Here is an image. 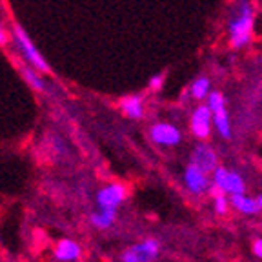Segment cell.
Listing matches in <instances>:
<instances>
[{
	"instance_id": "obj_8",
	"label": "cell",
	"mask_w": 262,
	"mask_h": 262,
	"mask_svg": "<svg viewBox=\"0 0 262 262\" xmlns=\"http://www.w3.org/2000/svg\"><path fill=\"white\" fill-rule=\"evenodd\" d=\"M182 180H184V186L191 195L195 196H202L211 193L213 184H211V177L206 175L202 169H199L196 166L188 162V166L184 168L182 173Z\"/></svg>"
},
{
	"instance_id": "obj_13",
	"label": "cell",
	"mask_w": 262,
	"mask_h": 262,
	"mask_svg": "<svg viewBox=\"0 0 262 262\" xmlns=\"http://www.w3.org/2000/svg\"><path fill=\"white\" fill-rule=\"evenodd\" d=\"M133 250L139 255L140 262H155L160 253V244L157 238H146V241L133 246Z\"/></svg>"
},
{
	"instance_id": "obj_6",
	"label": "cell",
	"mask_w": 262,
	"mask_h": 262,
	"mask_svg": "<svg viewBox=\"0 0 262 262\" xmlns=\"http://www.w3.org/2000/svg\"><path fill=\"white\" fill-rule=\"evenodd\" d=\"M189 164H193V166H196L199 169H202V171L209 177H211L213 173H215V169L221 166L215 147L208 142L195 144V147H193L191 153H189Z\"/></svg>"
},
{
	"instance_id": "obj_5",
	"label": "cell",
	"mask_w": 262,
	"mask_h": 262,
	"mask_svg": "<svg viewBox=\"0 0 262 262\" xmlns=\"http://www.w3.org/2000/svg\"><path fill=\"white\" fill-rule=\"evenodd\" d=\"M127 196V189L120 182H111L97 191V206L100 211H119Z\"/></svg>"
},
{
	"instance_id": "obj_18",
	"label": "cell",
	"mask_w": 262,
	"mask_h": 262,
	"mask_svg": "<svg viewBox=\"0 0 262 262\" xmlns=\"http://www.w3.org/2000/svg\"><path fill=\"white\" fill-rule=\"evenodd\" d=\"M164 78H166V75L164 73H159V75H155V77L149 78V90L159 91L160 88L164 86Z\"/></svg>"
},
{
	"instance_id": "obj_3",
	"label": "cell",
	"mask_w": 262,
	"mask_h": 262,
	"mask_svg": "<svg viewBox=\"0 0 262 262\" xmlns=\"http://www.w3.org/2000/svg\"><path fill=\"white\" fill-rule=\"evenodd\" d=\"M213 113L208 107V104H196L189 117V131L199 142H206L213 133Z\"/></svg>"
},
{
	"instance_id": "obj_17",
	"label": "cell",
	"mask_w": 262,
	"mask_h": 262,
	"mask_svg": "<svg viewBox=\"0 0 262 262\" xmlns=\"http://www.w3.org/2000/svg\"><path fill=\"white\" fill-rule=\"evenodd\" d=\"M20 71H22L24 78L28 80V84L33 88V90H37V91H44L46 90L44 80H42V77L37 73V70H35V68H28V66H22Z\"/></svg>"
},
{
	"instance_id": "obj_15",
	"label": "cell",
	"mask_w": 262,
	"mask_h": 262,
	"mask_svg": "<svg viewBox=\"0 0 262 262\" xmlns=\"http://www.w3.org/2000/svg\"><path fill=\"white\" fill-rule=\"evenodd\" d=\"M115 219H117V213L115 211H95L90 215L91 226H95L97 229H110L113 226Z\"/></svg>"
},
{
	"instance_id": "obj_10",
	"label": "cell",
	"mask_w": 262,
	"mask_h": 262,
	"mask_svg": "<svg viewBox=\"0 0 262 262\" xmlns=\"http://www.w3.org/2000/svg\"><path fill=\"white\" fill-rule=\"evenodd\" d=\"M120 111H122L124 117L133 120H139L144 117V98L142 95H129V97H124L120 100Z\"/></svg>"
},
{
	"instance_id": "obj_4",
	"label": "cell",
	"mask_w": 262,
	"mask_h": 262,
	"mask_svg": "<svg viewBox=\"0 0 262 262\" xmlns=\"http://www.w3.org/2000/svg\"><path fill=\"white\" fill-rule=\"evenodd\" d=\"M13 37H15V42H16V46H18V49L22 51V55H24V58L35 68V70L42 71V73H49V71H51L49 64L44 60V57L38 53V49L35 48L31 38L28 37V33H26L20 26H15V28H13Z\"/></svg>"
},
{
	"instance_id": "obj_7",
	"label": "cell",
	"mask_w": 262,
	"mask_h": 262,
	"mask_svg": "<svg viewBox=\"0 0 262 262\" xmlns=\"http://www.w3.org/2000/svg\"><path fill=\"white\" fill-rule=\"evenodd\" d=\"M149 139L155 146L177 147L182 142V131L171 122H155L149 127Z\"/></svg>"
},
{
	"instance_id": "obj_16",
	"label": "cell",
	"mask_w": 262,
	"mask_h": 262,
	"mask_svg": "<svg viewBox=\"0 0 262 262\" xmlns=\"http://www.w3.org/2000/svg\"><path fill=\"white\" fill-rule=\"evenodd\" d=\"M211 195H213V209H215V213H217V215H221V217L228 215L229 208H231L229 196L224 195V193L219 191V189H215V188L211 189Z\"/></svg>"
},
{
	"instance_id": "obj_9",
	"label": "cell",
	"mask_w": 262,
	"mask_h": 262,
	"mask_svg": "<svg viewBox=\"0 0 262 262\" xmlns=\"http://www.w3.org/2000/svg\"><path fill=\"white\" fill-rule=\"evenodd\" d=\"M80 246L77 242L71 241V238H62V241H58L57 248H55L53 258L58 262H73L80 258Z\"/></svg>"
},
{
	"instance_id": "obj_12",
	"label": "cell",
	"mask_w": 262,
	"mask_h": 262,
	"mask_svg": "<svg viewBox=\"0 0 262 262\" xmlns=\"http://www.w3.org/2000/svg\"><path fill=\"white\" fill-rule=\"evenodd\" d=\"M213 127L217 129V135L224 140H229L233 131H231V119H229L228 106L221 107V110L213 111Z\"/></svg>"
},
{
	"instance_id": "obj_14",
	"label": "cell",
	"mask_w": 262,
	"mask_h": 262,
	"mask_svg": "<svg viewBox=\"0 0 262 262\" xmlns=\"http://www.w3.org/2000/svg\"><path fill=\"white\" fill-rule=\"evenodd\" d=\"M211 91H213L211 80L202 75V77H196L195 80L191 82L188 95L193 98V100H196L199 104H202V102H206V100H208V97H209V93H211Z\"/></svg>"
},
{
	"instance_id": "obj_22",
	"label": "cell",
	"mask_w": 262,
	"mask_h": 262,
	"mask_svg": "<svg viewBox=\"0 0 262 262\" xmlns=\"http://www.w3.org/2000/svg\"><path fill=\"white\" fill-rule=\"evenodd\" d=\"M255 201H257V206H258V211L262 213V193L258 196H255Z\"/></svg>"
},
{
	"instance_id": "obj_19",
	"label": "cell",
	"mask_w": 262,
	"mask_h": 262,
	"mask_svg": "<svg viewBox=\"0 0 262 262\" xmlns=\"http://www.w3.org/2000/svg\"><path fill=\"white\" fill-rule=\"evenodd\" d=\"M122 262H140L139 255H137L135 250H133V246H131V248H127V250L122 253Z\"/></svg>"
},
{
	"instance_id": "obj_20",
	"label": "cell",
	"mask_w": 262,
	"mask_h": 262,
	"mask_svg": "<svg viewBox=\"0 0 262 262\" xmlns=\"http://www.w3.org/2000/svg\"><path fill=\"white\" fill-rule=\"evenodd\" d=\"M251 250H253V255L258 258V260H262V237L255 238L253 244H251Z\"/></svg>"
},
{
	"instance_id": "obj_2",
	"label": "cell",
	"mask_w": 262,
	"mask_h": 262,
	"mask_svg": "<svg viewBox=\"0 0 262 262\" xmlns=\"http://www.w3.org/2000/svg\"><path fill=\"white\" fill-rule=\"evenodd\" d=\"M211 184L215 189L222 191L224 195L233 196L246 193V182L242 175L235 169H228L224 166H219L215 173L211 175Z\"/></svg>"
},
{
	"instance_id": "obj_1",
	"label": "cell",
	"mask_w": 262,
	"mask_h": 262,
	"mask_svg": "<svg viewBox=\"0 0 262 262\" xmlns=\"http://www.w3.org/2000/svg\"><path fill=\"white\" fill-rule=\"evenodd\" d=\"M255 28V9L250 0L235 2L228 18V40L233 49H244L251 44Z\"/></svg>"
},
{
	"instance_id": "obj_21",
	"label": "cell",
	"mask_w": 262,
	"mask_h": 262,
	"mask_svg": "<svg viewBox=\"0 0 262 262\" xmlns=\"http://www.w3.org/2000/svg\"><path fill=\"white\" fill-rule=\"evenodd\" d=\"M6 42H8V35H6L4 28H2V24H0V46H4Z\"/></svg>"
},
{
	"instance_id": "obj_11",
	"label": "cell",
	"mask_w": 262,
	"mask_h": 262,
	"mask_svg": "<svg viewBox=\"0 0 262 262\" xmlns=\"http://www.w3.org/2000/svg\"><path fill=\"white\" fill-rule=\"evenodd\" d=\"M229 202H231V208H233L235 211H238L241 215H246V217H253V215L260 213L258 211V206H257V201H255V196L246 195V193L229 196Z\"/></svg>"
}]
</instances>
